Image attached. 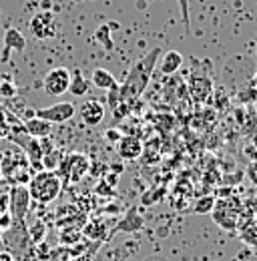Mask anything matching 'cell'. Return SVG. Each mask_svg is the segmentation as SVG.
Returning a JSON list of instances; mask_svg holds the SVG:
<instances>
[{
  "label": "cell",
  "instance_id": "e0dca14e",
  "mask_svg": "<svg viewBox=\"0 0 257 261\" xmlns=\"http://www.w3.org/2000/svg\"><path fill=\"white\" fill-rule=\"evenodd\" d=\"M119 231H141L143 229V217L135 211V207L133 209H128L127 213H125V219L119 223Z\"/></svg>",
  "mask_w": 257,
  "mask_h": 261
},
{
  "label": "cell",
  "instance_id": "6da1fadb",
  "mask_svg": "<svg viewBox=\"0 0 257 261\" xmlns=\"http://www.w3.org/2000/svg\"><path fill=\"white\" fill-rule=\"evenodd\" d=\"M161 59V48H153L149 50L147 55H143L133 68L128 70L127 81L123 83V87H119V97H121V102H133L141 97L153 76V70H155V65Z\"/></svg>",
  "mask_w": 257,
  "mask_h": 261
},
{
  "label": "cell",
  "instance_id": "7c38bea8",
  "mask_svg": "<svg viewBox=\"0 0 257 261\" xmlns=\"http://www.w3.org/2000/svg\"><path fill=\"white\" fill-rule=\"evenodd\" d=\"M117 151L123 159L133 161V159H139L145 149H143V143L137 135H123V139L117 143Z\"/></svg>",
  "mask_w": 257,
  "mask_h": 261
},
{
  "label": "cell",
  "instance_id": "4dcf8cb0",
  "mask_svg": "<svg viewBox=\"0 0 257 261\" xmlns=\"http://www.w3.org/2000/svg\"><path fill=\"white\" fill-rule=\"evenodd\" d=\"M12 259H14V255L10 251H0V261H12Z\"/></svg>",
  "mask_w": 257,
  "mask_h": 261
},
{
  "label": "cell",
  "instance_id": "1f68e13d",
  "mask_svg": "<svg viewBox=\"0 0 257 261\" xmlns=\"http://www.w3.org/2000/svg\"><path fill=\"white\" fill-rule=\"evenodd\" d=\"M34 117V111L32 109H29V111H24V117H22V121H29V119H32Z\"/></svg>",
  "mask_w": 257,
  "mask_h": 261
},
{
  "label": "cell",
  "instance_id": "e575fe53",
  "mask_svg": "<svg viewBox=\"0 0 257 261\" xmlns=\"http://www.w3.org/2000/svg\"><path fill=\"white\" fill-rule=\"evenodd\" d=\"M255 83H257V76H255Z\"/></svg>",
  "mask_w": 257,
  "mask_h": 261
},
{
  "label": "cell",
  "instance_id": "ba28073f",
  "mask_svg": "<svg viewBox=\"0 0 257 261\" xmlns=\"http://www.w3.org/2000/svg\"><path fill=\"white\" fill-rule=\"evenodd\" d=\"M66 163H68V171H66V181L68 183H79L91 171L89 157L83 155V153H70V155H66Z\"/></svg>",
  "mask_w": 257,
  "mask_h": 261
},
{
  "label": "cell",
  "instance_id": "9a60e30c",
  "mask_svg": "<svg viewBox=\"0 0 257 261\" xmlns=\"http://www.w3.org/2000/svg\"><path fill=\"white\" fill-rule=\"evenodd\" d=\"M109 225H107V219H91L85 229H83V235L85 237H91L95 241H102L107 235H109Z\"/></svg>",
  "mask_w": 257,
  "mask_h": 261
},
{
  "label": "cell",
  "instance_id": "4316f807",
  "mask_svg": "<svg viewBox=\"0 0 257 261\" xmlns=\"http://www.w3.org/2000/svg\"><path fill=\"white\" fill-rule=\"evenodd\" d=\"M96 193H100V195H105V193H107V195H115V189H113V187H109V185H107V181H100V183H98V187H96Z\"/></svg>",
  "mask_w": 257,
  "mask_h": 261
},
{
  "label": "cell",
  "instance_id": "7a4b0ae2",
  "mask_svg": "<svg viewBox=\"0 0 257 261\" xmlns=\"http://www.w3.org/2000/svg\"><path fill=\"white\" fill-rule=\"evenodd\" d=\"M63 191V179L55 173V171H38L34 177L29 181V193L31 199L40 203V205H48L53 203Z\"/></svg>",
  "mask_w": 257,
  "mask_h": 261
},
{
  "label": "cell",
  "instance_id": "ffe728a7",
  "mask_svg": "<svg viewBox=\"0 0 257 261\" xmlns=\"http://www.w3.org/2000/svg\"><path fill=\"white\" fill-rule=\"evenodd\" d=\"M61 161H63V155L57 149H53V151H48V153L42 155V169L44 171H55Z\"/></svg>",
  "mask_w": 257,
  "mask_h": 261
},
{
  "label": "cell",
  "instance_id": "d4e9b609",
  "mask_svg": "<svg viewBox=\"0 0 257 261\" xmlns=\"http://www.w3.org/2000/svg\"><path fill=\"white\" fill-rule=\"evenodd\" d=\"M123 139V133L119 129H109L105 130V141H109V143H113V145H117L119 141Z\"/></svg>",
  "mask_w": 257,
  "mask_h": 261
},
{
  "label": "cell",
  "instance_id": "3957f363",
  "mask_svg": "<svg viewBox=\"0 0 257 261\" xmlns=\"http://www.w3.org/2000/svg\"><path fill=\"white\" fill-rule=\"evenodd\" d=\"M2 233H4V245L10 249V253H24V249L32 245L29 227H24V221H12L10 227Z\"/></svg>",
  "mask_w": 257,
  "mask_h": 261
},
{
  "label": "cell",
  "instance_id": "d590c367",
  "mask_svg": "<svg viewBox=\"0 0 257 261\" xmlns=\"http://www.w3.org/2000/svg\"><path fill=\"white\" fill-rule=\"evenodd\" d=\"M149 261H155V259H149Z\"/></svg>",
  "mask_w": 257,
  "mask_h": 261
},
{
  "label": "cell",
  "instance_id": "5b68a950",
  "mask_svg": "<svg viewBox=\"0 0 257 261\" xmlns=\"http://www.w3.org/2000/svg\"><path fill=\"white\" fill-rule=\"evenodd\" d=\"M70 72L66 66H55L46 72L44 76V91L50 95V97H61L68 91L70 87Z\"/></svg>",
  "mask_w": 257,
  "mask_h": 261
},
{
  "label": "cell",
  "instance_id": "f1b7e54d",
  "mask_svg": "<svg viewBox=\"0 0 257 261\" xmlns=\"http://www.w3.org/2000/svg\"><path fill=\"white\" fill-rule=\"evenodd\" d=\"M8 193H0V215L8 211Z\"/></svg>",
  "mask_w": 257,
  "mask_h": 261
},
{
  "label": "cell",
  "instance_id": "484cf974",
  "mask_svg": "<svg viewBox=\"0 0 257 261\" xmlns=\"http://www.w3.org/2000/svg\"><path fill=\"white\" fill-rule=\"evenodd\" d=\"M179 6H181L183 22H185V24H187V29H189V0H179Z\"/></svg>",
  "mask_w": 257,
  "mask_h": 261
},
{
  "label": "cell",
  "instance_id": "8d00e7d4",
  "mask_svg": "<svg viewBox=\"0 0 257 261\" xmlns=\"http://www.w3.org/2000/svg\"><path fill=\"white\" fill-rule=\"evenodd\" d=\"M255 143H257V139H255Z\"/></svg>",
  "mask_w": 257,
  "mask_h": 261
},
{
  "label": "cell",
  "instance_id": "30bf717a",
  "mask_svg": "<svg viewBox=\"0 0 257 261\" xmlns=\"http://www.w3.org/2000/svg\"><path fill=\"white\" fill-rule=\"evenodd\" d=\"M211 215H213L215 223L221 225L223 229H227V231L237 227V211L231 207L229 201H219V203H215V209L211 211Z\"/></svg>",
  "mask_w": 257,
  "mask_h": 261
},
{
  "label": "cell",
  "instance_id": "2e32d148",
  "mask_svg": "<svg viewBox=\"0 0 257 261\" xmlns=\"http://www.w3.org/2000/svg\"><path fill=\"white\" fill-rule=\"evenodd\" d=\"M93 85H95L96 89L111 91L113 87H117V79H115L113 72H109L107 68H95V70H93Z\"/></svg>",
  "mask_w": 257,
  "mask_h": 261
},
{
  "label": "cell",
  "instance_id": "cb8c5ba5",
  "mask_svg": "<svg viewBox=\"0 0 257 261\" xmlns=\"http://www.w3.org/2000/svg\"><path fill=\"white\" fill-rule=\"evenodd\" d=\"M14 95H16V87L12 83H0V98L10 100Z\"/></svg>",
  "mask_w": 257,
  "mask_h": 261
},
{
  "label": "cell",
  "instance_id": "f546056e",
  "mask_svg": "<svg viewBox=\"0 0 257 261\" xmlns=\"http://www.w3.org/2000/svg\"><path fill=\"white\" fill-rule=\"evenodd\" d=\"M247 175H249V179L253 181L257 185V163H251L249 165V169H247Z\"/></svg>",
  "mask_w": 257,
  "mask_h": 261
},
{
  "label": "cell",
  "instance_id": "5bb4252c",
  "mask_svg": "<svg viewBox=\"0 0 257 261\" xmlns=\"http://www.w3.org/2000/svg\"><path fill=\"white\" fill-rule=\"evenodd\" d=\"M183 66V55L179 50H167L163 57H161V65L159 70L163 74H175L179 68Z\"/></svg>",
  "mask_w": 257,
  "mask_h": 261
},
{
  "label": "cell",
  "instance_id": "8fae6325",
  "mask_svg": "<svg viewBox=\"0 0 257 261\" xmlns=\"http://www.w3.org/2000/svg\"><path fill=\"white\" fill-rule=\"evenodd\" d=\"M79 115H81V119H83L85 125L96 127V125H100L102 119H105V107H102L96 98H91V100H85V102L81 105Z\"/></svg>",
  "mask_w": 257,
  "mask_h": 261
},
{
  "label": "cell",
  "instance_id": "52a82bcc",
  "mask_svg": "<svg viewBox=\"0 0 257 261\" xmlns=\"http://www.w3.org/2000/svg\"><path fill=\"white\" fill-rule=\"evenodd\" d=\"M34 117H38L50 125H61V123H66L74 117V105L72 102H59V105H53L46 109H36Z\"/></svg>",
  "mask_w": 257,
  "mask_h": 261
},
{
  "label": "cell",
  "instance_id": "83f0119b",
  "mask_svg": "<svg viewBox=\"0 0 257 261\" xmlns=\"http://www.w3.org/2000/svg\"><path fill=\"white\" fill-rule=\"evenodd\" d=\"M10 223H12L10 213H8V211H6V213H2V215H0V231H6V229L10 227Z\"/></svg>",
  "mask_w": 257,
  "mask_h": 261
},
{
  "label": "cell",
  "instance_id": "277c9868",
  "mask_svg": "<svg viewBox=\"0 0 257 261\" xmlns=\"http://www.w3.org/2000/svg\"><path fill=\"white\" fill-rule=\"evenodd\" d=\"M31 33L34 34V38L38 40H46V38H55L59 33V24L53 12L48 10H40L32 16L31 20Z\"/></svg>",
  "mask_w": 257,
  "mask_h": 261
},
{
  "label": "cell",
  "instance_id": "d6a6232c",
  "mask_svg": "<svg viewBox=\"0 0 257 261\" xmlns=\"http://www.w3.org/2000/svg\"><path fill=\"white\" fill-rule=\"evenodd\" d=\"M12 261H20V259H16V257H14V259H12Z\"/></svg>",
  "mask_w": 257,
  "mask_h": 261
},
{
  "label": "cell",
  "instance_id": "836d02e7",
  "mask_svg": "<svg viewBox=\"0 0 257 261\" xmlns=\"http://www.w3.org/2000/svg\"><path fill=\"white\" fill-rule=\"evenodd\" d=\"M255 55H257V46H255Z\"/></svg>",
  "mask_w": 257,
  "mask_h": 261
},
{
  "label": "cell",
  "instance_id": "44dd1931",
  "mask_svg": "<svg viewBox=\"0 0 257 261\" xmlns=\"http://www.w3.org/2000/svg\"><path fill=\"white\" fill-rule=\"evenodd\" d=\"M44 235H46V225H44L42 221H36V223H34V225L29 229V237H31L32 245H38V243H42Z\"/></svg>",
  "mask_w": 257,
  "mask_h": 261
},
{
  "label": "cell",
  "instance_id": "603a6c76",
  "mask_svg": "<svg viewBox=\"0 0 257 261\" xmlns=\"http://www.w3.org/2000/svg\"><path fill=\"white\" fill-rule=\"evenodd\" d=\"M96 40H100L105 44V48H113V40H111V34H109V27H100L96 31Z\"/></svg>",
  "mask_w": 257,
  "mask_h": 261
},
{
  "label": "cell",
  "instance_id": "ac0fdd59",
  "mask_svg": "<svg viewBox=\"0 0 257 261\" xmlns=\"http://www.w3.org/2000/svg\"><path fill=\"white\" fill-rule=\"evenodd\" d=\"M91 89V83L81 74V70H74V76H70V87L68 91L74 95V97H85Z\"/></svg>",
  "mask_w": 257,
  "mask_h": 261
},
{
  "label": "cell",
  "instance_id": "9c48e42d",
  "mask_svg": "<svg viewBox=\"0 0 257 261\" xmlns=\"http://www.w3.org/2000/svg\"><path fill=\"white\" fill-rule=\"evenodd\" d=\"M189 95L195 102H205L213 95V81L207 74L195 72L189 81Z\"/></svg>",
  "mask_w": 257,
  "mask_h": 261
},
{
  "label": "cell",
  "instance_id": "8992f818",
  "mask_svg": "<svg viewBox=\"0 0 257 261\" xmlns=\"http://www.w3.org/2000/svg\"><path fill=\"white\" fill-rule=\"evenodd\" d=\"M8 211H10V217L12 221H24V215L29 211V205H31V193L24 185H14L12 191L8 193Z\"/></svg>",
  "mask_w": 257,
  "mask_h": 261
},
{
  "label": "cell",
  "instance_id": "4fadbf2b",
  "mask_svg": "<svg viewBox=\"0 0 257 261\" xmlns=\"http://www.w3.org/2000/svg\"><path fill=\"white\" fill-rule=\"evenodd\" d=\"M22 127L27 130L29 137H34V139H42V137H50L53 133V125L38 119V117H32L29 121H22Z\"/></svg>",
  "mask_w": 257,
  "mask_h": 261
},
{
  "label": "cell",
  "instance_id": "d6986e66",
  "mask_svg": "<svg viewBox=\"0 0 257 261\" xmlns=\"http://www.w3.org/2000/svg\"><path fill=\"white\" fill-rule=\"evenodd\" d=\"M215 197L213 195H203L199 197L197 201H195V205H193V213L195 215H211V211L215 209Z\"/></svg>",
  "mask_w": 257,
  "mask_h": 261
},
{
  "label": "cell",
  "instance_id": "7402d4cb",
  "mask_svg": "<svg viewBox=\"0 0 257 261\" xmlns=\"http://www.w3.org/2000/svg\"><path fill=\"white\" fill-rule=\"evenodd\" d=\"M6 46L8 48H16V50H22L24 48V38L20 36V33L18 31H8L6 33Z\"/></svg>",
  "mask_w": 257,
  "mask_h": 261
}]
</instances>
